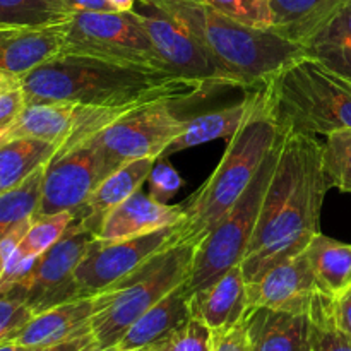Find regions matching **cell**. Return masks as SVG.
<instances>
[{"mask_svg": "<svg viewBox=\"0 0 351 351\" xmlns=\"http://www.w3.org/2000/svg\"><path fill=\"white\" fill-rule=\"evenodd\" d=\"M24 96L23 91L16 89V91H10L7 95L0 96V139H2L3 132L7 130V127L16 120V117L19 115L21 110L24 108Z\"/></svg>", "mask_w": 351, "mask_h": 351, "instance_id": "cell-37", "label": "cell"}, {"mask_svg": "<svg viewBox=\"0 0 351 351\" xmlns=\"http://www.w3.org/2000/svg\"><path fill=\"white\" fill-rule=\"evenodd\" d=\"M211 351H252L242 321L232 328L213 331Z\"/></svg>", "mask_w": 351, "mask_h": 351, "instance_id": "cell-36", "label": "cell"}, {"mask_svg": "<svg viewBox=\"0 0 351 351\" xmlns=\"http://www.w3.org/2000/svg\"><path fill=\"white\" fill-rule=\"evenodd\" d=\"M346 0H271V31L287 40L304 43Z\"/></svg>", "mask_w": 351, "mask_h": 351, "instance_id": "cell-24", "label": "cell"}, {"mask_svg": "<svg viewBox=\"0 0 351 351\" xmlns=\"http://www.w3.org/2000/svg\"><path fill=\"white\" fill-rule=\"evenodd\" d=\"M242 324L252 351H311L307 314L250 305Z\"/></svg>", "mask_w": 351, "mask_h": 351, "instance_id": "cell-16", "label": "cell"}, {"mask_svg": "<svg viewBox=\"0 0 351 351\" xmlns=\"http://www.w3.org/2000/svg\"><path fill=\"white\" fill-rule=\"evenodd\" d=\"M67 23L0 27V71L21 79L45 62L62 55L67 38Z\"/></svg>", "mask_w": 351, "mask_h": 351, "instance_id": "cell-15", "label": "cell"}, {"mask_svg": "<svg viewBox=\"0 0 351 351\" xmlns=\"http://www.w3.org/2000/svg\"><path fill=\"white\" fill-rule=\"evenodd\" d=\"M119 351H144V348H139V350H119Z\"/></svg>", "mask_w": 351, "mask_h": 351, "instance_id": "cell-46", "label": "cell"}, {"mask_svg": "<svg viewBox=\"0 0 351 351\" xmlns=\"http://www.w3.org/2000/svg\"><path fill=\"white\" fill-rule=\"evenodd\" d=\"M311 351H351V335L336 317V298L319 290L308 311Z\"/></svg>", "mask_w": 351, "mask_h": 351, "instance_id": "cell-27", "label": "cell"}, {"mask_svg": "<svg viewBox=\"0 0 351 351\" xmlns=\"http://www.w3.org/2000/svg\"><path fill=\"white\" fill-rule=\"evenodd\" d=\"M139 5L144 10H137L136 7L134 9L139 14L141 23L165 69L182 77L202 82L211 89L225 88V86L240 88V82L237 81L235 75L223 69L187 31L182 29L158 10L143 3Z\"/></svg>", "mask_w": 351, "mask_h": 351, "instance_id": "cell-12", "label": "cell"}, {"mask_svg": "<svg viewBox=\"0 0 351 351\" xmlns=\"http://www.w3.org/2000/svg\"><path fill=\"white\" fill-rule=\"evenodd\" d=\"M319 288L338 298L351 290V245L317 233L305 249Z\"/></svg>", "mask_w": 351, "mask_h": 351, "instance_id": "cell-25", "label": "cell"}, {"mask_svg": "<svg viewBox=\"0 0 351 351\" xmlns=\"http://www.w3.org/2000/svg\"><path fill=\"white\" fill-rule=\"evenodd\" d=\"M156 161L158 160H151V158H143V160H134L122 165L119 170L108 175L95 189V192L88 199V202L75 211V216L79 219H82V223L91 232L96 233V239H98V233L101 230V225L106 216L117 206L127 201L130 195L139 192L144 182L149 178V173Z\"/></svg>", "mask_w": 351, "mask_h": 351, "instance_id": "cell-21", "label": "cell"}, {"mask_svg": "<svg viewBox=\"0 0 351 351\" xmlns=\"http://www.w3.org/2000/svg\"><path fill=\"white\" fill-rule=\"evenodd\" d=\"M110 2L113 3V7H115L117 10H132L134 7H136L137 0H110Z\"/></svg>", "mask_w": 351, "mask_h": 351, "instance_id": "cell-42", "label": "cell"}, {"mask_svg": "<svg viewBox=\"0 0 351 351\" xmlns=\"http://www.w3.org/2000/svg\"><path fill=\"white\" fill-rule=\"evenodd\" d=\"M45 167L34 171L19 187L0 194V240L36 215Z\"/></svg>", "mask_w": 351, "mask_h": 351, "instance_id": "cell-29", "label": "cell"}, {"mask_svg": "<svg viewBox=\"0 0 351 351\" xmlns=\"http://www.w3.org/2000/svg\"><path fill=\"white\" fill-rule=\"evenodd\" d=\"M95 239L96 233L75 216L64 237L38 257L33 271L10 288L23 295L33 314L82 298L75 285V269Z\"/></svg>", "mask_w": 351, "mask_h": 351, "instance_id": "cell-10", "label": "cell"}, {"mask_svg": "<svg viewBox=\"0 0 351 351\" xmlns=\"http://www.w3.org/2000/svg\"><path fill=\"white\" fill-rule=\"evenodd\" d=\"M278 136V127L261 108L228 141L211 177L182 204L184 219L175 225L171 245H197L219 225L252 184Z\"/></svg>", "mask_w": 351, "mask_h": 351, "instance_id": "cell-5", "label": "cell"}, {"mask_svg": "<svg viewBox=\"0 0 351 351\" xmlns=\"http://www.w3.org/2000/svg\"><path fill=\"white\" fill-rule=\"evenodd\" d=\"M247 308L249 295L242 266H235L215 283L192 293V315L211 331L239 324Z\"/></svg>", "mask_w": 351, "mask_h": 351, "instance_id": "cell-19", "label": "cell"}, {"mask_svg": "<svg viewBox=\"0 0 351 351\" xmlns=\"http://www.w3.org/2000/svg\"><path fill=\"white\" fill-rule=\"evenodd\" d=\"M322 167L329 187L351 194V129L326 136L322 143Z\"/></svg>", "mask_w": 351, "mask_h": 351, "instance_id": "cell-30", "label": "cell"}, {"mask_svg": "<svg viewBox=\"0 0 351 351\" xmlns=\"http://www.w3.org/2000/svg\"><path fill=\"white\" fill-rule=\"evenodd\" d=\"M95 343V336L93 332H84V335H79L75 338L65 339V341L55 343V345L50 346H41V348H33L31 351H79L86 348L88 345Z\"/></svg>", "mask_w": 351, "mask_h": 351, "instance_id": "cell-39", "label": "cell"}, {"mask_svg": "<svg viewBox=\"0 0 351 351\" xmlns=\"http://www.w3.org/2000/svg\"><path fill=\"white\" fill-rule=\"evenodd\" d=\"M184 219V208L158 202L149 194L136 192L117 206L103 221L99 240H123L170 228Z\"/></svg>", "mask_w": 351, "mask_h": 351, "instance_id": "cell-18", "label": "cell"}, {"mask_svg": "<svg viewBox=\"0 0 351 351\" xmlns=\"http://www.w3.org/2000/svg\"><path fill=\"white\" fill-rule=\"evenodd\" d=\"M65 5L75 12H115L110 0H64Z\"/></svg>", "mask_w": 351, "mask_h": 351, "instance_id": "cell-38", "label": "cell"}, {"mask_svg": "<svg viewBox=\"0 0 351 351\" xmlns=\"http://www.w3.org/2000/svg\"><path fill=\"white\" fill-rule=\"evenodd\" d=\"M93 297L75 298L34 314L9 341L24 348H41L91 331Z\"/></svg>", "mask_w": 351, "mask_h": 351, "instance_id": "cell-17", "label": "cell"}, {"mask_svg": "<svg viewBox=\"0 0 351 351\" xmlns=\"http://www.w3.org/2000/svg\"><path fill=\"white\" fill-rule=\"evenodd\" d=\"M33 315L19 291L14 288L0 290V343L9 341Z\"/></svg>", "mask_w": 351, "mask_h": 351, "instance_id": "cell-34", "label": "cell"}, {"mask_svg": "<svg viewBox=\"0 0 351 351\" xmlns=\"http://www.w3.org/2000/svg\"><path fill=\"white\" fill-rule=\"evenodd\" d=\"M187 31L209 55L233 74L240 88L261 86L304 48L271 29L245 26L204 0H137Z\"/></svg>", "mask_w": 351, "mask_h": 351, "instance_id": "cell-3", "label": "cell"}, {"mask_svg": "<svg viewBox=\"0 0 351 351\" xmlns=\"http://www.w3.org/2000/svg\"><path fill=\"white\" fill-rule=\"evenodd\" d=\"M62 53L168 71L158 58L136 9L72 14Z\"/></svg>", "mask_w": 351, "mask_h": 351, "instance_id": "cell-8", "label": "cell"}, {"mask_svg": "<svg viewBox=\"0 0 351 351\" xmlns=\"http://www.w3.org/2000/svg\"><path fill=\"white\" fill-rule=\"evenodd\" d=\"M213 331L201 319L192 315L180 328L158 339L144 351H211Z\"/></svg>", "mask_w": 351, "mask_h": 351, "instance_id": "cell-32", "label": "cell"}, {"mask_svg": "<svg viewBox=\"0 0 351 351\" xmlns=\"http://www.w3.org/2000/svg\"><path fill=\"white\" fill-rule=\"evenodd\" d=\"M195 245H168L137 269L93 295L91 332L99 348L117 346L130 326L189 280Z\"/></svg>", "mask_w": 351, "mask_h": 351, "instance_id": "cell-6", "label": "cell"}, {"mask_svg": "<svg viewBox=\"0 0 351 351\" xmlns=\"http://www.w3.org/2000/svg\"><path fill=\"white\" fill-rule=\"evenodd\" d=\"M319 290L305 252L278 264L259 280L247 285L249 307L259 305L307 315Z\"/></svg>", "mask_w": 351, "mask_h": 351, "instance_id": "cell-14", "label": "cell"}, {"mask_svg": "<svg viewBox=\"0 0 351 351\" xmlns=\"http://www.w3.org/2000/svg\"><path fill=\"white\" fill-rule=\"evenodd\" d=\"M71 17L64 0H0V27L53 26Z\"/></svg>", "mask_w": 351, "mask_h": 351, "instance_id": "cell-28", "label": "cell"}, {"mask_svg": "<svg viewBox=\"0 0 351 351\" xmlns=\"http://www.w3.org/2000/svg\"><path fill=\"white\" fill-rule=\"evenodd\" d=\"M280 134L274 173L252 242L240 264L247 285L305 252L312 239L321 233V209L329 191L322 167V143L315 136Z\"/></svg>", "mask_w": 351, "mask_h": 351, "instance_id": "cell-1", "label": "cell"}, {"mask_svg": "<svg viewBox=\"0 0 351 351\" xmlns=\"http://www.w3.org/2000/svg\"><path fill=\"white\" fill-rule=\"evenodd\" d=\"M208 88L171 71L62 53L21 77L24 103H81L139 108L156 101L204 98Z\"/></svg>", "mask_w": 351, "mask_h": 351, "instance_id": "cell-2", "label": "cell"}, {"mask_svg": "<svg viewBox=\"0 0 351 351\" xmlns=\"http://www.w3.org/2000/svg\"><path fill=\"white\" fill-rule=\"evenodd\" d=\"M192 317V291L189 283H182L165 295L160 302L144 312L123 335L119 350H139L153 345L158 339L170 335Z\"/></svg>", "mask_w": 351, "mask_h": 351, "instance_id": "cell-22", "label": "cell"}, {"mask_svg": "<svg viewBox=\"0 0 351 351\" xmlns=\"http://www.w3.org/2000/svg\"><path fill=\"white\" fill-rule=\"evenodd\" d=\"M149 195L158 202L168 204L171 197L177 194L184 185V178L168 161L158 160L151 170L149 178Z\"/></svg>", "mask_w": 351, "mask_h": 351, "instance_id": "cell-35", "label": "cell"}, {"mask_svg": "<svg viewBox=\"0 0 351 351\" xmlns=\"http://www.w3.org/2000/svg\"><path fill=\"white\" fill-rule=\"evenodd\" d=\"M257 93L280 132L317 137L351 129V82L307 53L281 65Z\"/></svg>", "mask_w": 351, "mask_h": 351, "instance_id": "cell-4", "label": "cell"}, {"mask_svg": "<svg viewBox=\"0 0 351 351\" xmlns=\"http://www.w3.org/2000/svg\"><path fill=\"white\" fill-rule=\"evenodd\" d=\"M21 88V79L14 77V75L7 74V72L0 71V96L7 95L10 91H16Z\"/></svg>", "mask_w": 351, "mask_h": 351, "instance_id": "cell-41", "label": "cell"}, {"mask_svg": "<svg viewBox=\"0 0 351 351\" xmlns=\"http://www.w3.org/2000/svg\"><path fill=\"white\" fill-rule=\"evenodd\" d=\"M187 120L173 112V103L156 101L132 110L96 136L119 167L134 160H160L184 132Z\"/></svg>", "mask_w": 351, "mask_h": 351, "instance_id": "cell-11", "label": "cell"}, {"mask_svg": "<svg viewBox=\"0 0 351 351\" xmlns=\"http://www.w3.org/2000/svg\"><path fill=\"white\" fill-rule=\"evenodd\" d=\"M2 267H3V263H2V257H0V274H2Z\"/></svg>", "mask_w": 351, "mask_h": 351, "instance_id": "cell-45", "label": "cell"}, {"mask_svg": "<svg viewBox=\"0 0 351 351\" xmlns=\"http://www.w3.org/2000/svg\"><path fill=\"white\" fill-rule=\"evenodd\" d=\"M280 143L281 134L239 202L219 221V225L195 245L194 263L187 280L192 293L209 287L230 269L242 264L256 232L264 195L274 173Z\"/></svg>", "mask_w": 351, "mask_h": 351, "instance_id": "cell-7", "label": "cell"}, {"mask_svg": "<svg viewBox=\"0 0 351 351\" xmlns=\"http://www.w3.org/2000/svg\"><path fill=\"white\" fill-rule=\"evenodd\" d=\"M58 147L31 137L0 143V194L19 187L36 170L50 163Z\"/></svg>", "mask_w": 351, "mask_h": 351, "instance_id": "cell-26", "label": "cell"}, {"mask_svg": "<svg viewBox=\"0 0 351 351\" xmlns=\"http://www.w3.org/2000/svg\"><path fill=\"white\" fill-rule=\"evenodd\" d=\"M336 317L339 326L351 335V290L336 298Z\"/></svg>", "mask_w": 351, "mask_h": 351, "instance_id": "cell-40", "label": "cell"}, {"mask_svg": "<svg viewBox=\"0 0 351 351\" xmlns=\"http://www.w3.org/2000/svg\"><path fill=\"white\" fill-rule=\"evenodd\" d=\"M79 351H119V348H117V346H110V348H99L95 341V343H91V345L86 346V348H82Z\"/></svg>", "mask_w": 351, "mask_h": 351, "instance_id": "cell-44", "label": "cell"}, {"mask_svg": "<svg viewBox=\"0 0 351 351\" xmlns=\"http://www.w3.org/2000/svg\"><path fill=\"white\" fill-rule=\"evenodd\" d=\"M119 168L96 137L74 149L55 154L45 167L40 202L33 218L75 213L88 202L95 189Z\"/></svg>", "mask_w": 351, "mask_h": 351, "instance_id": "cell-9", "label": "cell"}, {"mask_svg": "<svg viewBox=\"0 0 351 351\" xmlns=\"http://www.w3.org/2000/svg\"><path fill=\"white\" fill-rule=\"evenodd\" d=\"M74 218L75 213L71 211L33 218L29 230L24 235L23 242L19 243L21 252L33 257L43 256L50 247H53L64 237Z\"/></svg>", "mask_w": 351, "mask_h": 351, "instance_id": "cell-31", "label": "cell"}, {"mask_svg": "<svg viewBox=\"0 0 351 351\" xmlns=\"http://www.w3.org/2000/svg\"><path fill=\"white\" fill-rule=\"evenodd\" d=\"M304 53L351 82V0L305 41Z\"/></svg>", "mask_w": 351, "mask_h": 351, "instance_id": "cell-23", "label": "cell"}, {"mask_svg": "<svg viewBox=\"0 0 351 351\" xmlns=\"http://www.w3.org/2000/svg\"><path fill=\"white\" fill-rule=\"evenodd\" d=\"M33 348H24L14 341H3L0 343V351H31Z\"/></svg>", "mask_w": 351, "mask_h": 351, "instance_id": "cell-43", "label": "cell"}, {"mask_svg": "<svg viewBox=\"0 0 351 351\" xmlns=\"http://www.w3.org/2000/svg\"><path fill=\"white\" fill-rule=\"evenodd\" d=\"M261 108H263V103H261L259 93H254L237 105L189 119L184 132L165 149L160 160H167L171 154L216 139H226L228 143Z\"/></svg>", "mask_w": 351, "mask_h": 351, "instance_id": "cell-20", "label": "cell"}, {"mask_svg": "<svg viewBox=\"0 0 351 351\" xmlns=\"http://www.w3.org/2000/svg\"><path fill=\"white\" fill-rule=\"evenodd\" d=\"M175 226L123 240L95 239L75 269L81 297H93L171 245Z\"/></svg>", "mask_w": 351, "mask_h": 351, "instance_id": "cell-13", "label": "cell"}, {"mask_svg": "<svg viewBox=\"0 0 351 351\" xmlns=\"http://www.w3.org/2000/svg\"><path fill=\"white\" fill-rule=\"evenodd\" d=\"M213 9L245 26L271 29V0H204Z\"/></svg>", "mask_w": 351, "mask_h": 351, "instance_id": "cell-33", "label": "cell"}]
</instances>
